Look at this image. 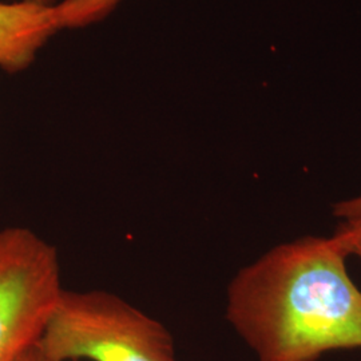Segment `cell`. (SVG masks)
Instances as JSON below:
<instances>
[{"label":"cell","instance_id":"6da1fadb","mask_svg":"<svg viewBox=\"0 0 361 361\" xmlns=\"http://www.w3.org/2000/svg\"><path fill=\"white\" fill-rule=\"evenodd\" d=\"M337 235L276 246L238 271L226 319L258 361H314L361 348V290Z\"/></svg>","mask_w":361,"mask_h":361},{"label":"cell","instance_id":"7a4b0ae2","mask_svg":"<svg viewBox=\"0 0 361 361\" xmlns=\"http://www.w3.org/2000/svg\"><path fill=\"white\" fill-rule=\"evenodd\" d=\"M52 361H178L168 328L104 289H63L39 337Z\"/></svg>","mask_w":361,"mask_h":361},{"label":"cell","instance_id":"3957f363","mask_svg":"<svg viewBox=\"0 0 361 361\" xmlns=\"http://www.w3.org/2000/svg\"><path fill=\"white\" fill-rule=\"evenodd\" d=\"M63 289L56 246L26 226L0 229V361L38 343Z\"/></svg>","mask_w":361,"mask_h":361},{"label":"cell","instance_id":"277c9868","mask_svg":"<svg viewBox=\"0 0 361 361\" xmlns=\"http://www.w3.org/2000/svg\"><path fill=\"white\" fill-rule=\"evenodd\" d=\"M59 30L56 6L0 1V68L11 74L25 70Z\"/></svg>","mask_w":361,"mask_h":361},{"label":"cell","instance_id":"5b68a950","mask_svg":"<svg viewBox=\"0 0 361 361\" xmlns=\"http://www.w3.org/2000/svg\"><path fill=\"white\" fill-rule=\"evenodd\" d=\"M119 0H63L56 4L61 27L85 26L110 13Z\"/></svg>","mask_w":361,"mask_h":361},{"label":"cell","instance_id":"8992f818","mask_svg":"<svg viewBox=\"0 0 361 361\" xmlns=\"http://www.w3.org/2000/svg\"><path fill=\"white\" fill-rule=\"evenodd\" d=\"M335 235L338 237L348 255L361 257V219L341 224Z\"/></svg>","mask_w":361,"mask_h":361},{"label":"cell","instance_id":"52a82bcc","mask_svg":"<svg viewBox=\"0 0 361 361\" xmlns=\"http://www.w3.org/2000/svg\"><path fill=\"white\" fill-rule=\"evenodd\" d=\"M335 216L345 219V222L361 219V195L335 205Z\"/></svg>","mask_w":361,"mask_h":361},{"label":"cell","instance_id":"ba28073f","mask_svg":"<svg viewBox=\"0 0 361 361\" xmlns=\"http://www.w3.org/2000/svg\"><path fill=\"white\" fill-rule=\"evenodd\" d=\"M18 361H52L49 359L38 347V344H34L30 349H27L26 352L19 357Z\"/></svg>","mask_w":361,"mask_h":361},{"label":"cell","instance_id":"9c48e42d","mask_svg":"<svg viewBox=\"0 0 361 361\" xmlns=\"http://www.w3.org/2000/svg\"><path fill=\"white\" fill-rule=\"evenodd\" d=\"M30 1H34V3H38L42 6H56L58 0H30Z\"/></svg>","mask_w":361,"mask_h":361}]
</instances>
